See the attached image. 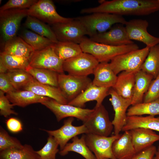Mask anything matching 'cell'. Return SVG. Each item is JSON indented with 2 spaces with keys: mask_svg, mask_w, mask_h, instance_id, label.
<instances>
[{
  "mask_svg": "<svg viewBox=\"0 0 159 159\" xmlns=\"http://www.w3.org/2000/svg\"><path fill=\"white\" fill-rule=\"evenodd\" d=\"M7 70L2 63L0 62V73H6Z\"/></svg>",
  "mask_w": 159,
  "mask_h": 159,
  "instance_id": "obj_46",
  "label": "cell"
},
{
  "mask_svg": "<svg viewBox=\"0 0 159 159\" xmlns=\"http://www.w3.org/2000/svg\"><path fill=\"white\" fill-rule=\"evenodd\" d=\"M153 159H159V146L157 148V150Z\"/></svg>",
  "mask_w": 159,
  "mask_h": 159,
  "instance_id": "obj_47",
  "label": "cell"
},
{
  "mask_svg": "<svg viewBox=\"0 0 159 159\" xmlns=\"http://www.w3.org/2000/svg\"><path fill=\"white\" fill-rule=\"evenodd\" d=\"M95 42L113 46H121L134 43L129 38L124 24H118L108 31L89 38Z\"/></svg>",
  "mask_w": 159,
  "mask_h": 159,
  "instance_id": "obj_15",
  "label": "cell"
},
{
  "mask_svg": "<svg viewBox=\"0 0 159 159\" xmlns=\"http://www.w3.org/2000/svg\"><path fill=\"white\" fill-rule=\"evenodd\" d=\"M4 93L0 91V114L5 117H7L11 114L18 115L17 112L12 110L14 105L11 104Z\"/></svg>",
  "mask_w": 159,
  "mask_h": 159,
  "instance_id": "obj_42",
  "label": "cell"
},
{
  "mask_svg": "<svg viewBox=\"0 0 159 159\" xmlns=\"http://www.w3.org/2000/svg\"><path fill=\"white\" fill-rule=\"evenodd\" d=\"M54 51L57 55L64 61L83 52L80 44L70 42L58 41L54 44Z\"/></svg>",
  "mask_w": 159,
  "mask_h": 159,
  "instance_id": "obj_34",
  "label": "cell"
},
{
  "mask_svg": "<svg viewBox=\"0 0 159 159\" xmlns=\"http://www.w3.org/2000/svg\"><path fill=\"white\" fill-rule=\"evenodd\" d=\"M137 71L121 72L117 76L116 83L112 88L119 95L132 100Z\"/></svg>",
  "mask_w": 159,
  "mask_h": 159,
  "instance_id": "obj_22",
  "label": "cell"
},
{
  "mask_svg": "<svg viewBox=\"0 0 159 159\" xmlns=\"http://www.w3.org/2000/svg\"><path fill=\"white\" fill-rule=\"evenodd\" d=\"M157 148L155 146L153 145L136 153L129 159H153Z\"/></svg>",
  "mask_w": 159,
  "mask_h": 159,
  "instance_id": "obj_43",
  "label": "cell"
},
{
  "mask_svg": "<svg viewBox=\"0 0 159 159\" xmlns=\"http://www.w3.org/2000/svg\"><path fill=\"white\" fill-rule=\"evenodd\" d=\"M99 63L91 54L83 52L79 55L64 61V71L69 74L88 76L93 74L95 69Z\"/></svg>",
  "mask_w": 159,
  "mask_h": 159,
  "instance_id": "obj_10",
  "label": "cell"
},
{
  "mask_svg": "<svg viewBox=\"0 0 159 159\" xmlns=\"http://www.w3.org/2000/svg\"><path fill=\"white\" fill-rule=\"evenodd\" d=\"M159 99V75L152 80L145 94L143 102H148Z\"/></svg>",
  "mask_w": 159,
  "mask_h": 159,
  "instance_id": "obj_41",
  "label": "cell"
},
{
  "mask_svg": "<svg viewBox=\"0 0 159 159\" xmlns=\"http://www.w3.org/2000/svg\"><path fill=\"white\" fill-rule=\"evenodd\" d=\"M28 9L0 11V26L4 43L16 36L22 19L27 16Z\"/></svg>",
  "mask_w": 159,
  "mask_h": 159,
  "instance_id": "obj_8",
  "label": "cell"
},
{
  "mask_svg": "<svg viewBox=\"0 0 159 159\" xmlns=\"http://www.w3.org/2000/svg\"><path fill=\"white\" fill-rule=\"evenodd\" d=\"M94 110L86 120L83 122L89 133L109 136L114 127L110 120L107 110L102 104L95 106Z\"/></svg>",
  "mask_w": 159,
  "mask_h": 159,
  "instance_id": "obj_9",
  "label": "cell"
},
{
  "mask_svg": "<svg viewBox=\"0 0 159 159\" xmlns=\"http://www.w3.org/2000/svg\"><path fill=\"white\" fill-rule=\"evenodd\" d=\"M24 25L26 28L48 38L54 43L58 42L51 27L36 18L28 15Z\"/></svg>",
  "mask_w": 159,
  "mask_h": 159,
  "instance_id": "obj_29",
  "label": "cell"
},
{
  "mask_svg": "<svg viewBox=\"0 0 159 159\" xmlns=\"http://www.w3.org/2000/svg\"><path fill=\"white\" fill-rule=\"evenodd\" d=\"M140 69L155 78L159 75V44L150 48Z\"/></svg>",
  "mask_w": 159,
  "mask_h": 159,
  "instance_id": "obj_33",
  "label": "cell"
},
{
  "mask_svg": "<svg viewBox=\"0 0 159 159\" xmlns=\"http://www.w3.org/2000/svg\"><path fill=\"white\" fill-rule=\"evenodd\" d=\"M109 95L111 96L109 100L115 112L114 117L112 121L114 127V134H120L125 124L127 117V109L131 105L132 100L126 99L118 95L112 88H110Z\"/></svg>",
  "mask_w": 159,
  "mask_h": 159,
  "instance_id": "obj_16",
  "label": "cell"
},
{
  "mask_svg": "<svg viewBox=\"0 0 159 159\" xmlns=\"http://www.w3.org/2000/svg\"><path fill=\"white\" fill-rule=\"evenodd\" d=\"M93 74L94 77L92 84L99 87H112L117 78L108 62L99 63L95 69Z\"/></svg>",
  "mask_w": 159,
  "mask_h": 159,
  "instance_id": "obj_21",
  "label": "cell"
},
{
  "mask_svg": "<svg viewBox=\"0 0 159 159\" xmlns=\"http://www.w3.org/2000/svg\"><path fill=\"white\" fill-rule=\"evenodd\" d=\"M159 10L158 0L105 1L99 6L82 9L81 14L104 12L123 15L146 16Z\"/></svg>",
  "mask_w": 159,
  "mask_h": 159,
  "instance_id": "obj_1",
  "label": "cell"
},
{
  "mask_svg": "<svg viewBox=\"0 0 159 159\" xmlns=\"http://www.w3.org/2000/svg\"><path fill=\"white\" fill-rule=\"evenodd\" d=\"M153 78L152 75L141 69L137 72L132 105L143 102L144 96Z\"/></svg>",
  "mask_w": 159,
  "mask_h": 159,
  "instance_id": "obj_27",
  "label": "cell"
},
{
  "mask_svg": "<svg viewBox=\"0 0 159 159\" xmlns=\"http://www.w3.org/2000/svg\"><path fill=\"white\" fill-rule=\"evenodd\" d=\"M37 0H9L0 8V11L12 9H28L36 3Z\"/></svg>",
  "mask_w": 159,
  "mask_h": 159,
  "instance_id": "obj_40",
  "label": "cell"
},
{
  "mask_svg": "<svg viewBox=\"0 0 159 159\" xmlns=\"http://www.w3.org/2000/svg\"><path fill=\"white\" fill-rule=\"evenodd\" d=\"M28 15L51 25L59 23L70 22L74 18H66L59 15L50 0H39L27 10Z\"/></svg>",
  "mask_w": 159,
  "mask_h": 159,
  "instance_id": "obj_6",
  "label": "cell"
},
{
  "mask_svg": "<svg viewBox=\"0 0 159 159\" xmlns=\"http://www.w3.org/2000/svg\"><path fill=\"white\" fill-rule=\"evenodd\" d=\"M41 50L34 51L29 61V65L33 68L44 69L63 73L64 61L56 54L54 44Z\"/></svg>",
  "mask_w": 159,
  "mask_h": 159,
  "instance_id": "obj_7",
  "label": "cell"
},
{
  "mask_svg": "<svg viewBox=\"0 0 159 159\" xmlns=\"http://www.w3.org/2000/svg\"><path fill=\"white\" fill-rule=\"evenodd\" d=\"M112 150L116 159H129L136 153L129 131H124L114 142Z\"/></svg>",
  "mask_w": 159,
  "mask_h": 159,
  "instance_id": "obj_23",
  "label": "cell"
},
{
  "mask_svg": "<svg viewBox=\"0 0 159 159\" xmlns=\"http://www.w3.org/2000/svg\"><path fill=\"white\" fill-rule=\"evenodd\" d=\"M41 104L54 114L58 122L66 117H73L84 122L87 120L94 110V109H85L68 104H61L50 98Z\"/></svg>",
  "mask_w": 159,
  "mask_h": 159,
  "instance_id": "obj_12",
  "label": "cell"
},
{
  "mask_svg": "<svg viewBox=\"0 0 159 159\" xmlns=\"http://www.w3.org/2000/svg\"><path fill=\"white\" fill-rule=\"evenodd\" d=\"M108 159V158H105V159Z\"/></svg>",
  "mask_w": 159,
  "mask_h": 159,
  "instance_id": "obj_48",
  "label": "cell"
},
{
  "mask_svg": "<svg viewBox=\"0 0 159 159\" xmlns=\"http://www.w3.org/2000/svg\"><path fill=\"white\" fill-rule=\"evenodd\" d=\"M85 135L86 144L96 159H116L112 152V145L121 134L107 137L90 133Z\"/></svg>",
  "mask_w": 159,
  "mask_h": 159,
  "instance_id": "obj_13",
  "label": "cell"
},
{
  "mask_svg": "<svg viewBox=\"0 0 159 159\" xmlns=\"http://www.w3.org/2000/svg\"><path fill=\"white\" fill-rule=\"evenodd\" d=\"M23 90L30 91L38 95L53 99L61 104H67L68 103L59 87L41 83L34 79Z\"/></svg>",
  "mask_w": 159,
  "mask_h": 159,
  "instance_id": "obj_19",
  "label": "cell"
},
{
  "mask_svg": "<svg viewBox=\"0 0 159 159\" xmlns=\"http://www.w3.org/2000/svg\"><path fill=\"white\" fill-rule=\"evenodd\" d=\"M20 141L16 138L11 136L1 126L0 127V151L12 148L23 147Z\"/></svg>",
  "mask_w": 159,
  "mask_h": 159,
  "instance_id": "obj_39",
  "label": "cell"
},
{
  "mask_svg": "<svg viewBox=\"0 0 159 159\" xmlns=\"http://www.w3.org/2000/svg\"><path fill=\"white\" fill-rule=\"evenodd\" d=\"M80 45L83 52L93 56L99 63L108 62L116 57L139 49L135 43L121 46H113L97 43L85 37Z\"/></svg>",
  "mask_w": 159,
  "mask_h": 159,
  "instance_id": "obj_2",
  "label": "cell"
},
{
  "mask_svg": "<svg viewBox=\"0 0 159 159\" xmlns=\"http://www.w3.org/2000/svg\"><path fill=\"white\" fill-rule=\"evenodd\" d=\"M3 51L15 56L30 60L34 50L20 37L15 36L4 44Z\"/></svg>",
  "mask_w": 159,
  "mask_h": 159,
  "instance_id": "obj_25",
  "label": "cell"
},
{
  "mask_svg": "<svg viewBox=\"0 0 159 159\" xmlns=\"http://www.w3.org/2000/svg\"><path fill=\"white\" fill-rule=\"evenodd\" d=\"M136 153L139 152L159 141V135L153 130L137 128L129 131Z\"/></svg>",
  "mask_w": 159,
  "mask_h": 159,
  "instance_id": "obj_20",
  "label": "cell"
},
{
  "mask_svg": "<svg viewBox=\"0 0 159 159\" xmlns=\"http://www.w3.org/2000/svg\"><path fill=\"white\" fill-rule=\"evenodd\" d=\"M11 83L16 90H19L27 85L34 78L25 69L8 70L6 72Z\"/></svg>",
  "mask_w": 159,
  "mask_h": 159,
  "instance_id": "obj_36",
  "label": "cell"
},
{
  "mask_svg": "<svg viewBox=\"0 0 159 159\" xmlns=\"http://www.w3.org/2000/svg\"><path fill=\"white\" fill-rule=\"evenodd\" d=\"M150 49L146 46L118 55L110 61V66L116 75L122 71H138L140 69Z\"/></svg>",
  "mask_w": 159,
  "mask_h": 159,
  "instance_id": "obj_4",
  "label": "cell"
},
{
  "mask_svg": "<svg viewBox=\"0 0 159 159\" xmlns=\"http://www.w3.org/2000/svg\"><path fill=\"white\" fill-rule=\"evenodd\" d=\"M51 26L58 41L70 42L80 44L87 35L85 27L76 18L67 23Z\"/></svg>",
  "mask_w": 159,
  "mask_h": 159,
  "instance_id": "obj_11",
  "label": "cell"
},
{
  "mask_svg": "<svg viewBox=\"0 0 159 159\" xmlns=\"http://www.w3.org/2000/svg\"><path fill=\"white\" fill-rule=\"evenodd\" d=\"M25 70L39 82L58 87L59 73L57 72L46 69L33 68L29 65Z\"/></svg>",
  "mask_w": 159,
  "mask_h": 159,
  "instance_id": "obj_31",
  "label": "cell"
},
{
  "mask_svg": "<svg viewBox=\"0 0 159 159\" xmlns=\"http://www.w3.org/2000/svg\"><path fill=\"white\" fill-rule=\"evenodd\" d=\"M158 1H159V0H158Z\"/></svg>",
  "mask_w": 159,
  "mask_h": 159,
  "instance_id": "obj_49",
  "label": "cell"
},
{
  "mask_svg": "<svg viewBox=\"0 0 159 159\" xmlns=\"http://www.w3.org/2000/svg\"><path fill=\"white\" fill-rule=\"evenodd\" d=\"M5 123L7 128L11 132L16 133L23 130V125L21 122L16 118H9L6 120Z\"/></svg>",
  "mask_w": 159,
  "mask_h": 159,
  "instance_id": "obj_45",
  "label": "cell"
},
{
  "mask_svg": "<svg viewBox=\"0 0 159 159\" xmlns=\"http://www.w3.org/2000/svg\"><path fill=\"white\" fill-rule=\"evenodd\" d=\"M137 128L147 129L159 132V117L152 115L127 116L122 131H130Z\"/></svg>",
  "mask_w": 159,
  "mask_h": 159,
  "instance_id": "obj_26",
  "label": "cell"
},
{
  "mask_svg": "<svg viewBox=\"0 0 159 159\" xmlns=\"http://www.w3.org/2000/svg\"><path fill=\"white\" fill-rule=\"evenodd\" d=\"M74 120V117H68L64 121L63 125L57 130H43L49 135L53 136L59 145L60 150L63 149L71 139L79 135L89 133L87 129L83 124L78 126L73 125L72 123Z\"/></svg>",
  "mask_w": 159,
  "mask_h": 159,
  "instance_id": "obj_17",
  "label": "cell"
},
{
  "mask_svg": "<svg viewBox=\"0 0 159 159\" xmlns=\"http://www.w3.org/2000/svg\"><path fill=\"white\" fill-rule=\"evenodd\" d=\"M148 115H159V99L154 101L139 103L132 105L127 111V116Z\"/></svg>",
  "mask_w": 159,
  "mask_h": 159,
  "instance_id": "obj_35",
  "label": "cell"
},
{
  "mask_svg": "<svg viewBox=\"0 0 159 159\" xmlns=\"http://www.w3.org/2000/svg\"><path fill=\"white\" fill-rule=\"evenodd\" d=\"M85 27L90 37L102 33L114 25H125L127 21L122 16L104 12H97L76 18Z\"/></svg>",
  "mask_w": 159,
  "mask_h": 159,
  "instance_id": "obj_3",
  "label": "cell"
},
{
  "mask_svg": "<svg viewBox=\"0 0 159 159\" xmlns=\"http://www.w3.org/2000/svg\"><path fill=\"white\" fill-rule=\"evenodd\" d=\"M125 25L130 40L142 42L149 48L159 44V38L151 35L148 32L149 23L147 20L132 19L127 21Z\"/></svg>",
  "mask_w": 159,
  "mask_h": 159,
  "instance_id": "obj_14",
  "label": "cell"
},
{
  "mask_svg": "<svg viewBox=\"0 0 159 159\" xmlns=\"http://www.w3.org/2000/svg\"><path fill=\"white\" fill-rule=\"evenodd\" d=\"M72 143H67L64 148L59 152L62 156L66 155L69 152H76L82 156L85 159H96L94 155L86 144L85 135L79 138L76 136L72 139Z\"/></svg>",
  "mask_w": 159,
  "mask_h": 159,
  "instance_id": "obj_28",
  "label": "cell"
},
{
  "mask_svg": "<svg viewBox=\"0 0 159 159\" xmlns=\"http://www.w3.org/2000/svg\"><path fill=\"white\" fill-rule=\"evenodd\" d=\"M49 135L45 145L40 150L36 151L40 159H56V155L59 151L58 142L53 136Z\"/></svg>",
  "mask_w": 159,
  "mask_h": 159,
  "instance_id": "obj_38",
  "label": "cell"
},
{
  "mask_svg": "<svg viewBox=\"0 0 159 159\" xmlns=\"http://www.w3.org/2000/svg\"><path fill=\"white\" fill-rule=\"evenodd\" d=\"M58 87L68 102L83 92L92 81L88 76L58 74Z\"/></svg>",
  "mask_w": 159,
  "mask_h": 159,
  "instance_id": "obj_5",
  "label": "cell"
},
{
  "mask_svg": "<svg viewBox=\"0 0 159 159\" xmlns=\"http://www.w3.org/2000/svg\"><path fill=\"white\" fill-rule=\"evenodd\" d=\"M30 59L8 54L3 51L0 53V62L8 70L21 69L25 70L29 65Z\"/></svg>",
  "mask_w": 159,
  "mask_h": 159,
  "instance_id": "obj_37",
  "label": "cell"
},
{
  "mask_svg": "<svg viewBox=\"0 0 159 159\" xmlns=\"http://www.w3.org/2000/svg\"><path fill=\"white\" fill-rule=\"evenodd\" d=\"M0 159H40L31 145L25 144L22 148L0 151Z\"/></svg>",
  "mask_w": 159,
  "mask_h": 159,
  "instance_id": "obj_30",
  "label": "cell"
},
{
  "mask_svg": "<svg viewBox=\"0 0 159 159\" xmlns=\"http://www.w3.org/2000/svg\"><path fill=\"white\" fill-rule=\"evenodd\" d=\"M110 88L99 87L92 84L75 98L69 102L68 104L75 107L83 108L88 102L96 101L95 106L102 104L105 98L109 95Z\"/></svg>",
  "mask_w": 159,
  "mask_h": 159,
  "instance_id": "obj_18",
  "label": "cell"
},
{
  "mask_svg": "<svg viewBox=\"0 0 159 159\" xmlns=\"http://www.w3.org/2000/svg\"><path fill=\"white\" fill-rule=\"evenodd\" d=\"M0 89L6 94L16 90L11 84L6 73H0Z\"/></svg>",
  "mask_w": 159,
  "mask_h": 159,
  "instance_id": "obj_44",
  "label": "cell"
},
{
  "mask_svg": "<svg viewBox=\"0 0 159 159\" xmlns=\"http://www.w3.org/2000/svg\"><path fill=\"white\" fill-rule=\"evenodd\" d=\"M6 96L14 106L22 107L29 105L45 102L49 98L38 95L28 90H16L6 94Z\"/></svg>",
  "mask_w": 159,
  "mask_h": 159,
  "instance_id": "obj_24",
  "label": "cell"
},
{
  "mask_svg": "<svg viewBox=\"0 0 159 159\" xmlns=\"http://www.w3.org/2000/svg\"><path fill=\"white\" fill-rule=\"evenodd\" d=\"M20 37L34 51L42 50L54 43L48 38L27 29L23 30Z\"/></svg>",
  "mask_w": 159,
  "mask_h": 159,
  "instance_id": "obj_32",
  "label": "cell"
}]
</instances>
